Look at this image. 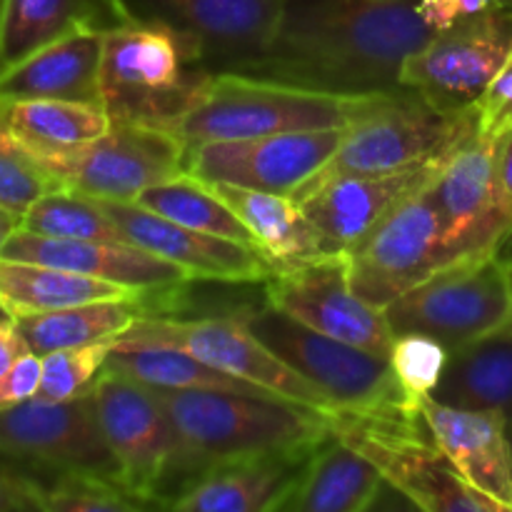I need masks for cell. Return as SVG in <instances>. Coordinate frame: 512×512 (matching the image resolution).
<instances>
[{
  "instance_id": "obj_49",
  "label": "cell",
  "mask_w": 512,
  "mask_h": 512,
  "mask_svg": "<svg viewBox=\"0 0 512 512\" xmlns=\"http://www.w3.org/2000/svg\"><path fill=\"white\" fill-rule=\"evenodd\" d=\"M510 448H512V438H510Z\"/></svg>"
},
{
  "instance_id": "obj_20",
  "label": "cell",
  "mask_w": 512,
  "mask_h": 512,
  "mask_svg": "<svg viewBox=\"0 0 512 512\" xmlns=\"http://www.w3.org/2000/svg\"><path fill=\"white\" fill-rule=\"evenodd\" d=\"M98 205L113 220L125 243L138 245L148 253L180 265L190 278L260 283L278 270L273 260H268L260 250L250 248V245L198 233V230L173 223V220L163 218L148 208H140L135 203L98 200Z\"/></svg>"
},
{
  "instance_id": "obj_36",
  "label": "cell",
  "mask_w": 512,
  "mask_h": 512,
  "mask_svg": "<svg viewBox=\"0 0 512 512\" xmlns=\"http://www.w3.org/2000/svg\"><path fill=\"white\" fill-rule=\"evenodd\" d=\"M63 190L53 173L0 125V210L23 218L43 195Z\"/></svg>"
},
{
  "instance_id": "obj_22",
  "label": "cell",
  "mask_w": 512,
  "mask_h": 512,
  "mask_svg": "<svg viewBox=\"0 0 512 512\" xmlns=\"http://www.w3.org/2000/svg\"><path fill=\"white\" fill-rule=\"evenodd\" d=\"M430 435L460 478L512 512V448L508 425L488 410H463L420 400Z\"/></svg>"
},
{
  "instance_id": "obj_23",
  "label": "cell",
  "mask_w": 512,
  "mask_h": 512,
  "mask_svg": "<svg viewBox=\"0 0 512 512\" xmlns=\"http://www.w3.org/2000/svg\"><path fill=\"white\" fill-rule=\"evenodd\" d=\"M0 258L73 270V273L123 285L135 293L190 278L180 265L148 253L138 245L48 238V235H35L20 228L3 245Z\"/></svg>"
},
{
  "instance_id": "obj_44",
  "label": "cell",
  "mask_w": 512,
  "mask_h": 512,
  "mask_svg": "<svg viewBox=\"0 0 512 512\" xmlns=\"http://www.w3.org/2000/svg\"><path fill=\"white\" fill-rule=\"evenodd\" d=\"M498 190L505 208L512 213V130L498 140Z\"/></svg>"
},
{
  "instance_id": "obj_30",
  "label": "cell",
  "mask_w": 512,
  "mask_h": 512,
  "mask_svg": "<svg viewBox=\"0 0 512 512\" xmlns=\"http://www.w3.org/2000/svg\"><path fill=\"white\" fill-rule=\"evenodd\" d=\"M110 298H135V290L73 270L0 258V313L10 318Z\"/></svg>"
},
{
  "instance_id": "obj_4",
  "label": "cell",
  "mask_w": 512,
  "mask_h": 512,
  "mask_svg": "<svg viewBox=\"0 0 512 512\" xmlns=\"http://www.w3.org/2000/svg\"><path fill=\"white\" fill-rule=\"evenodd\" d=\"M370 98L373 95L348 98L238 73H218L205 80L195 103L175 125V133L185 145H195L290 130L348 128Z\"/></svg>"
},
{
  "instance_id": "obj_37",
  "label": "cell",
  "mask_w": 512,
  "mask_h": 512,
  "mask_svg": "<svg viewBox=\"0 0 512 512\" xmlns=\"http://www.w3.org/2000/svg\"><path fill=\"white\" fill-rule=\"evenodd\" d=\"M113 348L115 338L43 355V378H40V388L35 398L60 403V400H70L88 393L90 385L95 383V378L108 365Z\"/></svg>"
},
{
  "instance_id": "obj_33",
  "label": "cell",
  "mask_w": 512,
  "mask_h": 512,
  "mask_svg": "<svg viewBox=\"0 0 512 512\" xmlns=\"http://www.w3.org/2000/svg\"><path fill=\"white\" fill-rule=\"evenodd\" d=\"M135 205L153 210V213L163 215V218L173 220L178 225H185L190 230H198V233L235 240V243L260 250L253 233L230 210V205L215 193L213 185L203 183V180L193 178L188 173L148 188L145 193L138 195Z\"/></svg>"
},
{
  "instance_id": "obj_28",
  "label": "cell",
  "mask_w": 512,
  "mask_h": 512,
  "mask_svg": "<svg viewBox=\"0 0 512 512\" xmlns=\"http://www.w3.org/2000/svg\"><path fill=\"white\" fill-rule=\"evenodd\" d=\"M210 185L243 220L245 228L253 233L260 253L273 260L275 268L320 258L318 235L293 195L240 188L230 183Z\"/></svg>"
},
{
  "instance_id": "obj_41",
  "label": "cell",
  "mask_w": 512,
  "mask_h": 512,
  "mask_svg": "<svg viewBox=\"0 0 512 512\" xmlns=\"http://www.w3.org/2000/svg\"><path fill=\"white\" fill-rule=\"evenodd\" d=\"M43 378V358L35 353H25L0 375V410L13 408L35 398Z\"/></svg>"
},
{
  "instance_id": "obj_38",
  "label": "cell",
  "mask_w": 512,
  "mask_h": 512,
  "mask_svg": "<svg viewBox=\"0 0 512 512\" xmlns=\"http://www.w3.org/2000/svg\"><path fill=\"white\" fill-rule=\"evenodd\" d=\"M448 355V348L438 340L428 338V335H395L388 360L410 403L420 408V400L435 393L440 378H443Z\"/></svg>"
},
{
  "instance_id": "obj_6",
  "label": "cell",
  "mask_w": 512,
  "mask_h": 512,
  "mask_svg": "<svg viewBox=\"0 0 512 512\" xmlns=\"http://www.w3.org/2000/svg\"><path fill=\"white\" fill-rule=\"evenodd\" d=\"M475 133V108L463 113H440L410 88L373 95L358 120L348 125V133L333 158L298 190L315 188L338 175L393 173L425 160L443 158L455 153Z\"/></svg>"
},
{
  "instance_id": "obj_12",
  "label": "cell",
  "mask_w": 512,
  "mask_h": 512,
  "mask_svg": "<svg viewBox=\"0 0 512 512\" xmlns=\"http://www.w3.org/2000/svg\"><path fill=\"white\" fill-rule=\"evenodd\" d=\"M0 455L33 470L40 483L48 473H83L125 488L90 390L60 403L30 398L0 410Z\"/></svg>"
},
{
  "instance_id": "obj_46",
  "label": "cell",
  "mask_w": 512,
  "mask_h": 512,
  "mask_svg": "<svg viewBox=\"0 0 512 512\" xmlns=\"http://www.w3.org/2000/svg\"><path fill=\"white\" fill-rule=\"evenodd\" d=\"M495 258H498L503 265L512 263V228L505 233V238L500 240L498 248H495Z\"/></svg>"
},
{
  "instance_id": "obj_8",
  "label": "cell",
  "mask_w": 512,
  "mask_h": 512,
  "mask_svg": "<svg viewBox=\"0 0 512 512\" xmlns=\"http://www.w3.org/2000/svg\"><path fill=\"white\" fill-rule=\"evenodd\" d=\"M393 335L420 333L458 350L512 320L508 265L495 255L440 268L385 308Z\"/></svg>"
},
{
  "instance_id": "obj_15",
  "label": "cell",
  "mask_w": 512,
  "mask_h": 512,
  "mask_svg": "<svg viewBox=\"0 0 512 512\" xmlns=\"http://www.w3.org/2000/svg\"><path fill=\"white\" fill-rule=\"evenodd\" d=\"M498 140L480 130L470 135L428 185L450 265L490 258L512 228V213L498 190Z\"/></svg>"
},
{
  "instance_id": "obj_14",
  "label": "cell",
  "mask_w": 512,
  "mask_h": 512,
  "mask_svg": "<svg viewBox=\"0 0 512 512\" xmlns=\"http://www.w3.org/2000/svg\"><path fill=\"white\" fill-rule=\"evenodd\" d=\"M345 258L355 293L380 310L450 265L443 223L428 188L410 195L385 215Z\"/></svg>"
},
{
  "instance_id": "obj_17",
  "label": "cell",
  "mask_w": 512,
  "mask_h": 512,
  "mask_svg": "<svg viewBox=\"0 0 512 512\" xmlns=\"http://www.w3.org/2000/svg\"><path fill=\"white\" fill-rule=\"evenodd\" d=\"M268 303L330 338L388 358L393 348L385 310L365 303L350 285L345 255H320L278 268L265 280Z\"/></svg>"
},
{
  "instance_id": "obj_48",
  "label": "cell",
  "mask_w": 512,
  "mask_h": 512,
  "mask_svg": "<svg viewBox=\"0 0 512 512\" xmlns=\"http://www.w3.org/2000/svg\"><path fill=\"white\" fill-rule=\"evenodd\" d=\"M503 3H505V5H510V8H512V0H503Z\"/></svg>"
},
{
  "instance_id": "obj_11",
  "label": "cell",
  "mask_w": 512,
  "mask_h": 512,
  "mask_svg": "<svg viewBox=\"0 0 512 512\" xmlns=\"http://www.w3.org/2000/svg\"><path fill=\"white\" fill-rule=\"evenodd\" d=\"M123 20L178 33L205 75L243 73L268 50L288 0H115Z\"/></svg>"
},
{
  "instance_id": "obj_3",
  "label": "cell",
  "mask_w": 512,
  "mask_h": 512,
  "mask_svg": "<svg viewBox=\"0 0 512 512\" xmlns=\"http://www.w3.org/2000/svg\"><path fill=\"white\" fill-rule=\"evenodd\" d=\"M178 33L160 23L123 20L105 28L100 60V103L113 123H143L173 130L203 90Z\"/></svg>"
},
{
  "instance_id": "obj_43",
  "label": "cell",
  "mask_w": 512,
  "mask_h": 512,
  "mask_svg": "<svg viewBox=\"0 0 512 512\" xmlns=\"http://www.w3.org/2000/svg\"><path fill=\"white\" fill-rule=\"evenodd\" d=\"M25 353H30L28 343H25V338L20 335L15 320L3 313L0 315V375Z\"/></svg>"
},
{
  "instance_id": "obj_47",
  "label": "cell",
  "mask_w": 512,
  "mask_h": 512,
  "mask_svg": "<svg viewBox=\"0 0 512 512\" xmlns=\"http://www.w3.org/2000/svg\"><path fill=\"white\" fill-rule=\"evenodd\" d=\"M508 278H510V288H512V263L508 265Z\"/></svg>"
},
{
  "instance_id": "obj_34",
  "label": "cell",
  "mask_w": 512,
  "mask_h": 512,
  "mask_svg": "<svg viewBox=\"0 0 512 512\" xmlns=\"http://www.w3.org/2000/svg\"><path fill=\"white\" fill-rule=\"evenodd\" d=\"M20 230L48 235V238L125 243L98 200L70 193V190H53L35 200L20 218Z\"/></svg>"
},
{
  "instance_id": "obj_27",
  "label": "cell",
  "mask_w": 512,
  "mask_h": 512,
  "mask_svg": "<svg viewBox=\"0 0 512 512\" xmlns=\"http://www.w3.org/2000/svg\"><path fill=\"white\" fill-rule=\"evenodd\" d=\"M118 23L115 0H0V70L80 28Z\"/></svg>"
},
{
  "instance_id": "obj_42",
  "label": "cell",
  "mask_w": 512,
  "mask_h": 512,
  "mask_svg": "<svg viewBox=\"0 0 512 512\" xmlns=\"http://www.w3.org/2000/svg\"><path fill=\"white\" fill-rule=\"evenodd\" d=\"M495 3H500V0H418L415 10L423 18V23L438 33V30L455 25L458 20L483 13Z\"/></svg>"
},
{
  "instance_id": "obj_16",
  "label": "cell",
  "mask_w": 512,
  "mask_h": 512,
  "mask_svg": "<svg viewBox=\"0 0 512 512\" xmlns=\"http://www.w3.org/2000/svg\"><path fill=\"white\" fill-rule=\"evenodd\" d=\"M348 128L290 130L240 140H208L185 148V173L203 183L293 195L325 168Z\"/></svg>"
},
{
  "instance_id": "obj_45",
  "label": "cell",
  "mask_w": 512,
  "mask_h": 512,
  "mask_svg": "<svg viewBox=\"0 0 512 512\" xmlns=\"http://www.w3.org/2000/svg\"><path fill=\"white\" fill-rule=\"evenodd\" d=\"M18 228H20V218H18V215L5 213V210H0V253H3V245L8 243V238Z\"/></svg>"
},
{
  "instance_id": "obj_26",
  "label": "cell",
  "mask_w": 512,
  "mask_h": 512,
  "mask_svg": "<svg viewBox=\"0 0 512 512\" xmlns=\"http://www.w3.org/2000/svg\"><path fill=\"white\" fill-rule=\"evenodd\" d=\"M383 475L365 455L330 433L310 458L303 478L280 512H365L383 485Z\"/></svg>"
},
{
  "instance_id": "obj_13",
  "label": "cell",
  "mask_w": 512,
  "mask_h": 512,
  "mask_svg": "<svg viewBox=\"0 0 512 512\" xmlns=\"http://www.w3.org/2000/svg\"><path fill=\"white\" fill-rule=\"evenodd\" d=\"M115 345H173L225 373L258 385L278 398L335 413V405L313 383L285 365L268 345L250 333L245 318H140Z\"/></svg>"
},
{
  "instance_id": "obj_24",
  "label": "cell",
  "mask_w": 512,
  "mask_h": 512,
  "mask_svg": "<svg viewBox=\"0 0 512 512\" xmlns=\"http://www.w3.org/2000/svg\"><path fill=\"white\" fill-rule=\"evenodd\" d=\"M103 43L105 28H80L0 70V103L35 98L100 103Z\"/></svg>"
},
{
  "instance_id": "obj_9",
  "label": "cell",
  "mask_w": 512,
  "mask_h": 512,
  "mask_svg": "<svg viewBox=\"0 0 512 512\" xmlns=\"http://www.w3.org/2000/svg\"><path fill=\"white\" fill-rule=\"evenodd\" d=\"M185 140L143 123H113L98 140L38 155L63 190L93 200L135 203L140 193L185 173Z\"/></svg>"
},
{
  "instance_id": "obj_25",
  "label": "cell",
  "mask_w": 512,
  "mask_h": 512,
  "mask_svg": "<svg viewBox=\"0 0 512 512\" xmlns=\"http://www.w3.org/2000/svg\"><path fill=\"white\" fill-rule=\"evenodd\" d=\"M430 398L450 408L500 415L512 438V320L463 348L450 350L443 378Z\"/></svg>"
},
{
  "instance_id": "obj_39",
  "label": "cell",
  "mask_w": 512,
  "mask_h": 512,
  "mask_svg": "<svg viewBox=\"0 0 512 512\" xmlns=\"http://www.w3.org/2000/svg\"><path fill=\"white\" fill-rule=\"evenodd\" d=\"M475 110H478V130L488 138L498 140L512 130V50Z\"/></svg>"
},
{
  "instance_id": "obj_35",
  "label": "cell",
  "mask_w": 512,
  "mask_h": 512,
  "mask_svg": "<svg viewBox=\"0 0 512 512\" xmlns=\"http://www.w3.org/2000/svg\"><path fill=\"white\" fill-rule=\"evenodd\" d=\"M155 510L110 480L83 473L43 475V512H138Z\"/></svg>"
},
{
  "instance_id": "obj_10",
  "label": "cell",
  "mask_w": 512,
  "mask_h": 512,
  "mask_svg": "<svg viewBox=\"0 0 512 512\" xmlns=\"http://www.w3.org/2000/svg\"><path fill=\"white\" fill-rule=\"evenodd\" d=\"M512 50V8L503 0L483 13L438 30L408 55L400 85L415 90L440 113H463L478 105Z\"/></svg>"
},
{
  "instance_id": "obj_31",
  "label": "cell",
  "mask_w": 512,
  "mask_h": 512,
  "mask_svg": "<svg viewBox=\"0 0 512 512\" xmlns=\"http://www.w3.org/2000/svg\"><path fill=\"white\" fill-rule=\"evenodd\" d=\"M140 318H143V310L135 298H110L13 320L28 343L30 353L43 358L55 350L118 338Z\"/></svg>"
},
{
  "instance_id": "obj_7",
  "label": "cell",
  "mask_w": 512,
  "mask_h": 512,
  "mask_svg": "<svg viewBox=\"0 0 512 512\" xmlns=\"http://www.w3.org/2000/svg\"><path fill=\"white\" fill-rule=\"evenodd\" d=\"M330 428L380 470L393 488L428 512H505L465 483L430 435L425 420L335 410Z\"/></svg>"
},
{
  "instance_id": "obj_32",
  "label": "cell",
  "mask_w": 512,
  "mask_h": 512,
  "mask_svg": "<svg viewBox=\"0 0 512 512\" xmlns=\"http://www.w3.org/2000/svg\"><path fill=\"white\" fill-rule=\"evenodd\" d=\"M108 368L120 370V373L153 385V388L228 390V393L278 398V395L268 393L248 380L235 378V375L225 373L185 350L173 348V345H115L108 358Z\"/></svg>"
},
{
  "instance_id": "obj_21",
  "label": "cell",
  "mask_w": 512,
  "mask_h": 512,
  "mask_svg": "<svg viewBox=\"0 0 512 512\" xmlns=\"http://www.w3.org/2000/svg\"><path fill=\"white\" fill-rule=\"evenodd\" d=\"M320 445V443H318ZM318 445L248 455L220 463L200 475L180 498L175 512H278L303 478Z\"/></svg>"
},
{
  "instance_id": "obj_40",
  "label": "cell",
  "mask_w": 512,
  "mask_h": 512,
  "mask_svg": "<svg viewBox=\"0 0 512 512\" xmlns=\"http://www.w3.org/2000/svg\"><path fill=\"white\" fill-rule=\"evenodd\" d=\"M43 510V483L25 465L0 455V512Z\"/></svg>"
},
{
  "instance_id": "obj_2",
  "label": "cell",
  "mask_w": 512,
  "mask_h": 512,
  "mask_svg": "<svg viewBox=\"0 0 512 512\" xmlns=\"http://www.w3.org/2000/svg\"><path fill=\"white\" fill-rule=\"evenodd\" d=\"M155 390L175 430V448L158 490L163 510L215 465L318 445L333 433L330 413L293 400L228 390Z\"/></svg>"
},
{
  "instance_id": "obj_19",
  "label": "cell",
  "mask_w": 512,
  "mask_h": 512,
  "mask_svg": "<svg viewBox=\"0 0 512 512\" xmlns=\"http://www.w3.org/2000/svg\"><path fill=\"white\" fill-rule=\"evenodd\" d=\"M450 155L393 173L338 175L315 188L298 190L293 198L318 235L320 255L348 253L403 200L428 188Z\"/></svg>"
},
{
  "instance_id": "obj_1",
  "label": "cell",
  "mask_w": 512,
  "mask_h": 512,
  "mask_svg": "<svg viewBox=\"0 0 512 512\" xmlns=\"http://www.w3.org/2000/svg\"><path fill=\"white\" fill-rule=\"evenodd\" d=\"M418 0H288L268 50L243 73L330 95L390 93L435 30Z\"/></svg>"
},
{
  "instance_id": "obj_18",
  "label": "cell",
  "mask_w": 512,
  "mask_h": 512,
  "mask_svg": "<svg viewBox=\"0 0 512 512\" xmlns=\"http://www.w3.org/2000/svg\"><path fill=\"white\" fill-rule=\"evenodd\" d=\"M90 393L125 490L160 508L158 490L175 448V430L158 390L105 365Z\"/></svg>"
},
{
  "instance_id": "obj_29",
  "label": "cell",
  "mask_w": 512,
  "mask_h": 512,
  "mask_svg": "<svg viewBox=\"0 0 512 512\" xmlns=\"http://www.w3.org/2000/svg\"><path fill=\"white\" fill-rule=\"evenodd\" d=\"M0 125L38 158L98 140L108 133L113 120L103 103L35 98L0 103Z\"/></svg>"
},
{
  "instance_id": "obj_5",
  "label": "cell",
  "mask_w": 512,
  "mask_h": 512,
  "mask_svg": "<svg viewBox=\"0 0 512 512\" xmlns=\"http://www.w3.org/2000/svg\"><path fill=\"white\" fill-rule=\"evenodd\" d=\"M245 323L260 343L313 383L338 410L403 420L423 418L383 355L308 328L270 303L253 310Z\"/></svg>"
}]
</instances>
